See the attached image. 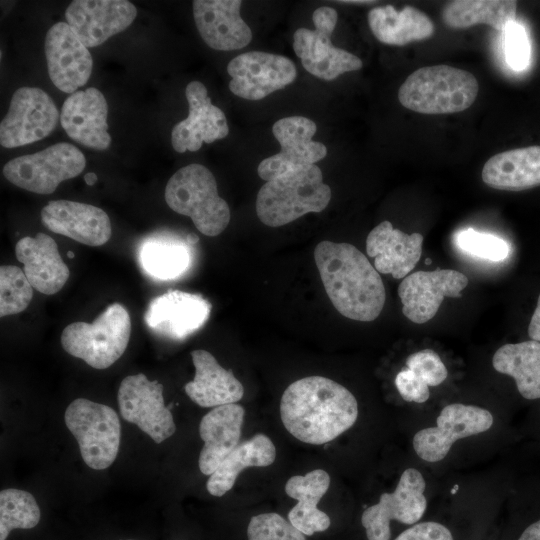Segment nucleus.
Returning <instances> with one entry per match:
<instances>
[{"label": "nucleus", "mask_w": 540, "mask_h": 540, "mask_svg": "<svg viewBox=\"0 0 540 540\" xmlns=\"http://www.w3.org/2000/svg\"><path fill=\"white\" fill-rule=\"evenodd\" d=\"M280 415L284 427L296 439L322 445L354 425L358 403L354 395L336 381L308 376L285 389Z\"/></svg>", "instance_id": "f257e3e1"}, {"label": "nucleus", "mask_w": 540, "mask_h": 540, "mask_svg": "<svg viewBox=\"0 0 540 540\" xmlns=\"http://www.w3.org/2000/svg\"><path fill=\"white\" fill-rule=\"evenodd\" d=\"M315 263L335 309L352 320H375L386 292L379 272L354 245L322 241L314 249Z\"/></svg>", "instance_id": "f03ea898"}, {"label": "nucleus", "mask_w": 540, "mask_h": 540, "mask_svg": "<svg viewBox=\"0 0 540 540\" xmlns=\"http://www.w3.org/2000/svg\"><path fill=\"white\" fill-rule=\"evenodd\" d=\"M331 196L320 168L308 165L266 181L257 194L256 213L263 224L280 227L307 213L323 211Z\"/></svg>", "instance_id": "7ed1b4c3"}, {"label": "nucleus", "mask_w": 540, "mask_h": 540, "mask_svg": "<svg viewBox=\"0 0 540 540\" xmlns=\"http://www.w3.org/2000/svg\"><path fill=\"white\" fill-rule=\"evenodd\" d=\"M479 92L470 72L448 65L422 67L411 73L398 91L405 108L421 114H450L469 108Z\"/></svg>", "instance_id": "20e7f679"}, {"label": "nucleus", "mask_w": 540, "mask_h": 540, "mask_svg": "<svg viewBox=\"0 0 540 540\" xmlns=\"http://www.w3.org/2000/svg\"><path fill=\"white\" fill-rule=\"evenodd\" d=\"M165 201L175 212L191 218L202 234H221L230 222V209L217 190L212 172L197 163L177 170L166 184Z\"/></svg>", "instance_id": "39448f33"}, {"label": "nucleus", "mask_w": 540, "mask_h": 540, "mask_svg": "<svg viewBox=\"0 0 540 540\" xmlns=\"http://www.w3.org/2000/svg\"><path fill=\"white\" fill-rule=\"evenodd\" d=\"M131 319L120 303L109 305L92 323L74 322L61 334L63 349L95 369H106L125 352Z\"/></svg>", "instance_id": "423d86ee"}, {"label": "nucleus", "mask_w": 540, "mask_h": 540, "mask_svg": "<svg viewBox=\"0 0 540 540\" xmlns=\"http://www.w3.org/2000/svg\"><path fill=\"white\" fill-rule=\"evenodd\" d=\"M64 418L86 465L95 470L111 466L121 438V424L115 410L86 398H77L67 407Z\"/></svg>", "instance_id": "0eeeda50"}, {"label": "nucleus", "mask_w": 540, "mask_h": 540, "mask_svg": "<svg viewBox=\"0 0 540 540\" xmlns=\"http://www.w3.org/2000/svg\"><path fill=\"white\" fill-rule=\"evenodd\" d=\"M85 166L86 159L76 146L59 142L8 161L3 175L17 187L44 195L53 193L61 182L78 176Z\"/></svg>", "instance_id": "6e6552de"}, {"label": "nucleus", "mask_w": 540, "mask_h": 540, "mask_svg": "<svg viewBox=\"0 0 540 540\" xmlns=\"http://www.w3.org/2000/svg\"><path fill=\"white\" fill-rule=\"evenodd\" d=\"M338 14L329 6L317 8L312 15L314 30L299 28L293 35V49L306 71L331 81L345 72L360 70L362 60L332 44Z\"/></svg>", "instance_id": "1a4fd4ad"}, {"label": "nucleus", "mask_w": 540, "mask_h": 540, "mask_svg": "<svg viewBox=\"0 0 540 540\" xmlns=\"http://www.w3.org/2000/svg\"><path fill=\"white\" fill-rule=\"evenodd\" d=\"M59 111L52 98L37 87H20L12 95L0 124V143L5 148L24 146L50 135L57 127Z\"/></svg>", "instance_id": "9d476101"}, {"label": "nucleus", "mask_w": 540, "mask_h": 540, "mask_svg": "<svg viewBox=\"0 0 540 540\" xmlns=\"http://www.w3.org/2000/svg\"><path fill=\"white\" fill-rule=\"evenodd\" d=\"M122 417L137 425L155 443H161L176 431L170 409L164 404L163 385L143 373L125 377L117 394Z\"/></svg>", "instance_id": "9b49d317"}, {"label": "nucleus", "mask_w": 540, "mask_h": 540, "mask_svg": "<svg viewBox=\"0 0 540 540\" xmlns=\"http://www.w3.org/2000/svg\"><path fill=\"white\" fill-rule=\"evenodd\" d=\"M425 487L420 471L415 468L404 470L395 490L381 494L379 502L362 513L361 523L368 540H389L392 520L403 524L419 521L427 507Z\"/></svg>", "instance_id": "f8f14e48"}, {"label": "nucleus", "mask_w": 540, "mask_h": 540, "mask_svg": "<svg viewBox=\"0 0 540 540\" xmlns=\"http://www.w3.org/2000/svg\"><path fill=\"white\" fill-rule=\"evenodd\" d=\"M493 421V415L487 409L449 404L438 415L436 426L421 429L414 435L413 448L424 461H441L454 442L489 430Z\"/></svg>", "instance_id": "ddd939ff"}, {"label": "nucleus", "mask_w": 540, "mask_h": 540, "mask_svg": "<svg viewBox=\"0 0 540 540\" xmlns=\"http://www.w3.org/2000/svg\"><path fill=\"white\" fill-rule=\"evenodd\" d=\"M316 131L315 122L304 116H289L276 121L272 132L281 149L260 162L259 177L269 181L325 158L326 146L313 140Z\"/></svg>", "instance_id": "4468645a"}, {"label": "nucleus", "mask_w": 540, "mask_h": 540, "mask_svg": "<svg viewBox=\"0 0 540 540\" xmlns=\"http://www.w3.org/2000/svg\"><path fill=\"white\" fill-rule=\"evenodd\" d=\"M229 89L243 99L261 100L291 84L297 75L293 61L283 55L250 51L227 65Z\"/></svg>", "instance_id": "2eb2a0df"}, {"label": "nucleus", "mask_w": 540, "mask_h": 540, "mask_svg": "<svg viewBox=\"0 0 540 540\" xmlns=\"http://www.w3.org/2000/svg\"><path fill=\"white\" fill-rule=\"evenodd\" d=\"M467 285V276L453 269L411 273L398 286L402 312L413 323H426L436 315L445 297H461Z\"/></svg>", "instance_id": "dca6fc26"}, {"label": "nucleus", "mask_w": 540, "mask_h": 540, "mask_svg": "<svg viewBox=\"0 0 540 540\" xmlns=\"http://www.w3.org/2000/svg\"><path fill=\"white\" fill-rule=\"evenodd\" d=\"M137 9L126 0H74L65 11L66 23L88 47H96L124 31Z\"/></svg>", "instance_id": "f3484780"}, {"label": "nucleus", "mask_w": 540, "mask_h": 540, "mask_svg": "<svg viewBox=\"0 0 540 540\" xmlns=\"http://www.w3.org/2000/svg\"><path fill=\"white\" fill-rule=\"evenodd\" d=\"M45 56L49 77L59 90L72 94L89 80L92 56L66 22H58L48 30Z\"/></svg>", "instance_id": "a211bd4d"}, {"label": "nucleus", "mask_w": 540, "mask_h": 540, "mask_svg": "<svg viewBox=\"0 0 540 540\" xmlns=\"http://www.w3.org/2000/svg\"><path fill=\"white\" fill-rule=\"evenodd\" d=\"M189 105L188 117L177 123L171 132V143L178 153L195 152L203 143L225 138L229 127L224 112L211 103L205 85L192 81L185 89Z\"/></svg>", "instance_id": "6ab92c4d"}, {"label": "nucleus", "mask_w": 540, "mask_h": 540, "mask_svg": "<svg viewBox=\"0 0 540 540\" xmlns=\"http://www.w3.org/2000/svg\"><path fill=\"white\" fill-rule=\"evenodd\" d=\"M210 312L211 304L201 295L172 290L150 301L144 320L156 334L180 340L201 328Z\"/></svg>", "instance_id": "aec40b11"}, {"label": "nucleus", "mask_w": 540, "mask_h": 540, "mask_svg": "<svg viewBox=\"0 0 540 540\" xmlns=\"http://www.w3.org/2000/svg\"><path fill=\"white\" fill-rule=\"evenodd\" d=\"M41 221L50 231L88 246H101L112 234L106 212L86 203L50 201L41 210Z\"/></svg>", "instance_id": "412c9836"}, {"label": "nucleus", "mask_w": 540, "mask_h": 540, "mask_svg": "<svg viewBox=\"0 0 540 540\" xmlns=\"http://www.w3.org/2000/svg\"><path fill=\"white\" fill-rule=\"evenodd\" d=\"M107 116L108 105L104 95L89 87L70 94L64 101L60 123L71 139L91 149L105 150L111 143Z\"/></svg>", "instance_id": "4be33fe9"}, {"label": "nucleus", "mask_w": 540, "mask_h": 540, "mask_svg": "<svg viewBox=\"0 0 540 540\" xmlns=\"http://www.w3.org/2000/svg\"><path fill=\"white\" fill-rule=\"evenodd\" d=\"M240 0H195L193 16L203 41L220 51L239 50L252 39L250 27L241 18Z\"/></svg>", "instance_id": "5701e85b"}, {"label": "nucleus", "mask_w": 540, "mask_h": 540, "mask_svg": "<svg viewBox=\"0 0 540 540\" xmlns=\"http://www.w3.org/2000/svg\"><path fill=\"white\" fill-rule=\"evenodd\" d=\"M423 235L406 234L385 220L375 226L366 238V252L374 258L379 273L405 278L421 258Z\"/></svg>", "instance_id": "b1692460"}, {"label": "nucleus", "mask_w": 540, "mask_h": 540, "mask_svg": "<svg viewBox=\"0 0 540 540\" xmlns=\"http://www.w3.org/2000/svg\"><path fill=\"white\" fill-rule=\"evenodd\" d=\"M15 254L24 265L28 281L40 293L56 294L69 278V268L60 256L56 241L45 233L21 238Z\"/></svg>", "instance_id": "393cba45"}, {"label": "nucleus", "mask_w": 540, "mask_h": 540, "mask_svg": "<svg viewBox=\"0 0 540 540\" xmlns=\"http://www.w3.org/2000/svg\"><path fill=\"white\" fill-rule=\"evenodd\" d=\"M244 408L236 403L218 406L204 415L199 434L204 442L198 465L204 475H211L239 445Z\"/></svg>", "instance_id": "a878e982"}, {"label": "nucleus", "mask_w": 540, "mask_h": 540, "mask_svg": "<svg viewBox=\"0 0 540 540\" xmlns=\"http://www.w3.org/2000/svg\"><path fill=\"white\" fill-rule=\"evenodd\" d=\"M195 367L194 379L185 384L188 397L201 407H218L242 399L244 387L232 370L223 368L208 351L191 352Z\"/></svg>", "instance_id": "bb28decb"}, {"label": "nucleus", "mask_w": 540, "mask_h": 540, "mask_svg": "<svg viewBox=\"0 0 540 540\" xmlns=\"http://www.w3.org/2000/svg\"><path fill=\"white\" fill-rule=\"evenodd\" d=\"M481 177L498 190L522 191L540 186V146L495 154L484 164Z\"/></svg>", "instance_id": "cd10ccee"}, {"label": "nucleus", "mask_w": 540, "mask_h": 540, "mask_svg": "<svg viewBox=\"0 0 540 540\" xmlns=\"http://www.w3.org/2000/svg\"><path fill=\"white\" fill-rule=\"evenodd\" d=\"M330 486V476L322 469L292 476L285 484L286 494L298 501L289 511L288 520L304 535L323 532L330 526L329 516L317 508Z\"/></svg>", "instance_id": "c85d7f7f"}, {"label": "nucleus", "mask_w": 540, "mask_h": 540, "mask_svg": "<svg viewBox=\"0 0 540 540\" xmlns=\"http://www.w3.org/2000/svg\"><path fill=\"white\" fill-rule=\"evenodd\" d=\"M367 20L375 38L386 45L404 46L434 33L431 19L413 6L399 11L392 5L375 7L368 12Z\"/></svg>", "instance_id": "c756f323"}, {"label": "nucleus", "mask_w": 540, "mask_h": 540, "mask_svg": "<svg viewBox=\"0 0 540 540\" xmlns=\"http://www.w3.org/2000/svg\"><path fill=\"white\" fill-rule=\"evenodd\" d=\"M276 458L271 439L261 433L239 444L216 468L206 482L208 492L216 497L232 489L238 475L247 467H265Z\"/></svg>", "instance_id": "7c9ffc66"}, {"label": "nucleus", "mask_w": 540, "mask_h": 540, "mask_svg": "<svg viewBox=\"0 0 540 540\" xmlns=\"http://www.w3.org/2000/svg\"><path fill=\"white\" fill-rule=\"evenodd\" d=\"M492 365L499 373L514 378L522 397L540 398V342L505 344L494 353Z\"/></svg>", "instance_id": "2f4dec72"}, {"label": "nucleus", "mask_w": 540, "mask_h": 540, "mask_svg": "<svg viewBox=\"0 0 540 540\" xmlns=\"http://www.w3.org/2000/svg\"><path fill=\"white\" fill-rule=\"evenodd\" d=\"M188 245L170 236H151L139 248V263L146 274L155 279H176L190 267L191 251Z\"/></svg>", "instance_id": "473e14b6"}, {"label": "nucleus", "mask_w": 540, "mask_h": 540, "mask_svg": "<svg viewBox=\"0 0 540 540\" xmlns=\"http://www.w3.org/2000/svg\"><path fill=\"white\" fill-rule=\"evenodd\" d=\"M517 2L511 0H456L445 5L443 22L452 29H465L476 24H487L504 31L515 21Z\"/></svg>", "instance_id": "72a5a7b5"}, {"label": "nucleus", "mask_w": 540, "mask_h": 540, "mask_svg": "<svg viewBox=\"0 0 540 540\" xmlns=\"http://www.w3.org/2000/svg\"><path fill=\"white\" fill-rule=\"evenodd\" d=\"M41 517L40 508L34 496L16 488L0 492V540H6L16 528L31 529Z\"/></svg>", "instance_id": "f704fd0d"}, {"label": "nucleus", "mask_w": 540, "mask_h": 540, "mask_svg": "<svg viewBox=\"0 0 540 540\" xmlns=\"http://www.w3.org/2000/svg\"><path fill=\"white\" fill-rule=\"evenodd\" d=\"M33 297V287L24 270L14 265L0 267V316L24 311Z\"/></svg>", "instance_id": "c9c22d12"}, {"label": "nucleus", "mask_w": 540, "mask_h": 540, "mask_svg": "<svg viewBox=\"0 0 540 540\" xmlns=\"http://www.w3.org/2000/svg\"><path fill=\"white\" fill-rule=\"evenodd\" d=\"M454 240L462 252L492 262L505 260L510 252L509 245L504 239L473 228L458 231Z\"/></svg>", "instance_id": "e433bc0d"}, {"label": "nucleus", "mask_w": 540, "mask_h": 540, "mask_svg": "<svg viewBox=\"0 0 540 540\" xmlns=\"http://www.w3.org/2000/svg\"><path fill=\"white\" fill-rule=\"evenodd\" d=\"M248 540H306L304 534L277 513H262L251 518Z\"/></svg>", "instance_id": "4c0bfd02"}, {"label": "nucleus", "mask_w": 540, "mask_h": 540, "mask_svg": "<svg viewBox=\"0 0 540 540\" xmlns=\"http://www.w3.org/2000/svg\"><path fill=\"white\" fill-rule=\"evenodd\" d=\"M406 366L428 386H438L448 376L445 364L431 349H423L410 354L406 359Z\"/></svg>", "instance_id": "58836bf2"}, {"label": "nucleus", "mask_w": 540, "mask_h": 540, "mask_svg": "<svg viewBox=\"0 0 540 540\" xmlns=\"http://www.w3.org/2000/svg\"><path fill=\"white\" fill-rule=\"evenodd\" d=\"M504 52L508 65L514 70L525 69L530 60V44L524 26L516 21L504 29Z\"/></svg>", "instance_id": "ea45409f"}, {"label": "nucleus", "mask_w": 540, "mask_h": 540, "mask_svg": "<svg viewBox=\"0 0 540 540\" xmlns=\"http://www.w3.org/2000/svg\"><path fill=\"white\" fill-rule=\"evenodd\" d=\"M395 385L407 402L424 403L430 397L429 386L408 368L397 373Z\"/></svg>", "instance_id": "a19ab883"}, {"label": "nucleus", "mask_w": 540, "mask_h": 540, "mask_svg": "<svg viewBox=\"0 0 540 540\" xmlns=\"http://www.w3.org/2000/svg\"><path fill=\"white\" fill-rule=\"evenodd\" d=\"M395 540H453V537L444 525L428 521L406 529Z\"/></svg>", "instance_id": "79ce46f5"}, {"label": "nucleus", "mask_w": 540, "mask_h": 540, "mask_svg": "<svg viewBox=\"0 0 540 540\" xmlns=\"http://www.w3.org/2000/svg\"><path fill=\"white\" fill-rule=\"evenodd\" d=\"M528 335L531 340L540 342V294L537 305L528 326Z\"/></svg>", "instance_id": "37998d69"}, {"label": "nucleus", "mask_w": 540, "mask_h": 540, "mask_svg": "<svg viewBox=\"0 0 540 540\" xmlns=\"http://www.w3.org/2000/svg\"><path fill=\"white\" fill-rule=\"evenodd\" d=\"M518 540H540V520L529 525Z\"/></svg>", "instance_id": "c03bdc74"}, {"label": "nucleus", "mask_w": 540, "mask_h": 540, "mask_svg": "<svg viewBox=\"0 0 540 540\" xmlns=\"http://www.w3.org/2000/svg\"><path fill=\"white\" fill-rule=\"evenodd\" d=\"M97 180H98V177L94 172H88L84 175V181L89 186L94 185L97 182Z\"/></svg>", "instance_id": "a18cd8bd"}, {"label": "nucleus", "mask_w": 540, "mask_h": 540, "mask_svg": "<svg viewBox=\"0 0 540 540\" xmlns=\"http://www.w3.org/2000/svg\"><path fill=\"white\" fill-rule=\"evenodd\" d=\"M199 241V237L194 234V233H189L187 236H186V242L189 244V245H195L196 243H198Z\"/></svg>", "instance_id": "49530a36"}, {"label": "nucleus", "mask_w": 540, "mask_h": 540, "mask_svg": "<svg viewBox=\"0 0 540 540\" xmlns=\"http://www.w3.org/2000/svg\"><path fill=\"white\" fill-rule=\"evenodd\" d=\"M341 3H349V4H371V3H374L375 1H367V0H342V1H339Z\"/></svg>", "instance_id": "de8ad7c7"}, {"label": "nucleus", "mask_w": 540, "mask_h": 540, "mask_svg": "<svg viewBox=\"0 0 540 540\" xmlns=\"http://www.w3.org/2000/svg\"><path fill=\"white\" fill-rule=\"evenodd\" d=\"M67 256L72 259L74 258V253L72 251H68Z\"/></svg>", "instance_id": "09e8293b"}]
</instances>
